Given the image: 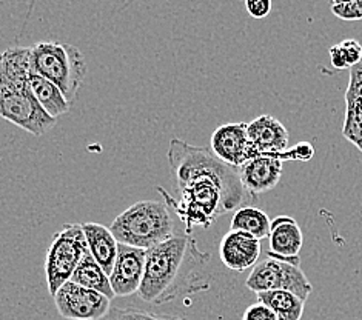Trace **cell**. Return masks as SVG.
Wrapping results in <instances>:
<instances>
[{"label":"cell","mask_w":362,"mask_h":320,"mask_svg":"<svg viewBox=\"0 0 362 320\" xmlns=\"http://www.w3.org/2000/svg\"><path fill=\"white\" fill-rule=\"evenodd\" d=\"M270 249L267 256L279 261L300 263L299 253L304 245V236L298 222L288 215H279L272 220L270 227Z\"/></svg>","instance_id":"4fadbf2b"},{"label":"cell","mask_w":362,"mask_h":320,"mask_svg":"<svg viewBox=\"0 0 362 320\" xmlns=\"http://www.w3.org/2000/svg\"><path fill=\"white\" fill-rule=\"evenodd\" d=\"M210 150L223 163L235 168H239L247 160L262 154L250 141L247 124L244 122L223 124L214 129L210 141Z\"/></svg>","instance_id":"9c48e42d"},{"label":"cell","mask_w":362,"mask_h":320,"mask_svg":"<svg viewBox=\"0 0 362 320\" xmlns=\"http://www.w3.org/2000/svg\"><path fill=\"white\" fill-rule=\"evenodd\" d=\"M332 13L342 20H362V0L332 5Z\"/></svg>","instance_id":"d4e9b609"},{"label":"cell","mask_w":362,"mask_h":320,"mask_svg":"<svg viewBox=\"0 0 362 320\" xmlns=\"http://www.w3.org/2000/svg\"><path fill=\"white\" fill-rule=\"evenodd\" d=\"M330 60L336 70H350L362 62V45L356 39H346L330 48Z\"/></svg>","instance_id":"7402d4cb"},{"label":"cell","mask_w":362,"mask_h":320,"mask_svg":"<svg viewBox=\"0 0 362 320\" xmlns=\"http://www.w3.org/2000/svg\"><path fill=\"white\" fill-rule=\"evenodd\" d=\"M33 73L31 47H14L0 53V86H30Z\"/></svg>","instance_id":"9a60e30c"},{"label":"cell","mask_w":362,"mask_h":320,"mask_svg":"<svg viewBox=\"0 0 362 320\" xmlns=\"http://www.w3.org/2000/svg\"><path fill=\"white\" fill-rule=\"evenodd\" d=\"M0 117L37 137L57 125V119L42 108L30 86H0Z\"/></svg>","instance_id":"8992f818"},{"label":"cell","mask_w":362,"mask_h":320,"mask_svg":"<svg viewBox=\"0 0 362 320\" xmlns=\"http://www.w3.org/2000/svg\"><path fill=\"white\" fill-rule=\"evenodd\" d=\"M243 320H278V317L269 307L261 304V302H256L245 309Z\"/></svg>","instance_id":"4316f807"},{"label":"cell","mask_w":362,"mask_h":320,"mask_svg":"<svg viewBox=\"0 0 362 320\" xmlns=\"http://www.w3.org/2000/svg\"><path fill=\"white\" fill-rule=\"evenodd\" d=\"M31 64L36 74L53 82L73 103L88 73L79 48L60 42H39L31 47Z\"/></svg>","instance_id":"277c9868"},{"label":"cell","mask_w":362,"mask_h":320,"mask_svg":"<svg viewBox=\"0 0 362 320\" xmlns=\"http://www.w3.org/2000/svg\"><path fill=\"white\" fill-rule=\"evenodd\" d=\"M146 251L119 244L117 257L110 273V283L116 297H127L137 292L145 274Z\"/></svg>","instance_id":"30bf717a"},{"label":"cell","mask_w":362,"mask_h":320,"mask_svg":"<svg viewBox=\"0 0 362 320\" xmlns=\"http://www.w3.org/2000/svg\"><path fill=\"white\" fill-rule=\"evenodd\" d=\"M119 244L150 249L176 235L171 205L163 201H141L120 213L110 227Z\"/></svg>","instance_id":"3957f363"},{"label":"cell","mask_w":362,"mask_h":320,"mask_svg":"<svg viewBox=\"0 0 362 320\" xmlns=\"http://www.w3.org/2000/svg\"><path fill=\"white\" fill-rule=\"evenodd\" d=\"M170 320H187V319H184V317H175V316H171V319Z\"/></svg>","instance_id":"f546056e"},{"label":"cell","mask_w":362,"mask_h":320,"mask_svg":"<svg viewBox=\"0 0 362 320\" xmlns=\"http://www.w3.org/2000/svg\"><path fill=\"white\" fill-rule=\"evenodd\" d=\"M168 163L180 201H173L163 188L158 191L185 225L187 235L194 227L210 228L221 215L255 201L245 191L238 168L223 163L211 150L171 139Z\"/></svg>","instance_id":"6da1fadb"},{"label":"cell","mask_w":362,"mask_h":320,"mask_svg":"<svg viewBox=\"0 0 362 320\" xmlns=\"http://www.w3.org/2000/svg\"><path fill=\"white\" fill-rule=\"evenodd\" d=\"M71 280L82 285V287H87L90 290L105 294L110 300L116 297L113 290H111L110 275L103 271V268L96 261H94L90 251L82 257L79 265H77L71 275Z\"/></svg>","instance_id":"d6986e66"},{"label":"cell","mask_w":362,"mask_h":320,"mask_svg":"<svg viewBox=\"0 0 362 320\" xmlns=\"http://www.w3.org/2000/svg\"><path fill=\"white\" fill-rule=\"evenodd\" d=\"M171 316L167 314H158L151 313V311H145L139 308H111L108 314L102 320H170Z\"/></svg>","instance_id":"603a6c76"},{"label":"cell","mask_w":362,"mask_h":320,"mask_svg":"<svg viewBox=\"0 0 362 320\" xmlns=\"http://www.w3.org/2000/svg\"><path fill=\"white\" fill-rule=\"evenodd\" d=\"M353 2V0H332V5H339V4H349Z\"/></svg>","instance_id":"f1b7e54d"},{"label":"cell","mask_w":362,"mask_h":320,"mask_svg":"<svg viewBox=\"0 0 362 320\" xmlns=\"http://www.w3.org/2000/svg\"><path fill=\"white\" fill-rule=\"evenodd\" d=\"M261 240L243 231L230 230L222 237L219 256L222 263L231 271H247L253 268L261 256Z\"/></svg>","instance_id":"7c38bea8"},{"label":"cell","mask_w":362,"mask_h":320,"mask_svg":"<svg viewBox=\"0 0 362 320\" xmlns=\"http://www.w3.org/2000/svg\"><path fill=\"white\" fill-rule=\"evenodd\" d=\"M245 191L255 201L276 188L282 177V160L278 154H259L238 168Z\"/></svg>","instance_id":"8fae6325"},{"label":"cell","mask_w":362,"mask_h":320,"mask_svg":"<svg viewBox=\"0 0 362 320\" xmlns=\"http://www.w3.org/2000/svg\"><path fill=\"white\" fill-rule=\"evenodd\" d=\"M245 8L253 19H264L272 11V0H245Z\"/></svg>","instance_id":"83f0119b"},{"label":"cell","mask_w":362,"mask_h":320,"mask_svg":"<svg viewBox=\"0 0 362 320\" xmlns=\"http://www.w3.org/2000/svg\"><path fill=\"white\" fill-rule=\"evenodd\" d=\"M279 159L284 160H291V162H308L313 159L315 155V148L312 143L308 142H300L296 143L291 148H287L286 151H282L278 154Z\"/></svg>","instance_id":"cb8c5ba5"},{"label":"cell","mask_w":362,"mask_h":320,"mask_svg":"<svg viewBox=\"0 0 362 320\" xmlns=\"http://www.w3.org/2000/svg\"><path fill=\"white\" fill-rule=\"evenodd\" d=\"M270 227L272 220L267 213L256 208V206H240L239 210H236L235 215H233L230 230L243 231L262 240L269 237Z\"/></svg>","instance_id":"ffe728a7"},{"label":"cell","mask_w":362,"mask_h":320,"mask_svg":"<svg viewBox=\"0 0 362 320\" xmlns=\"http://www.w3.org/2000/svg\"><path fill=\"white\" fill-rule=\"evenodd\" d=\"M82 230L85 239H87L90 254L103 268V271L110 275L117 257L119 242L111 230L100 223L83 222Z\"/></svg>","instance_id":"2e32d148"},{"label":"cell","mask_w":362,"mask_h":320,"mask_svg":"<svg viewBox=\"0 0 362 320\" xmlns=\"http://www.w3.org/2000/svg\"><path fill=\"white\" fill-rule=\"evenodd\" d=\"M30 88L34 96H36L37 102L42 105V108H44L51 117L59 119L60 116H64L70 111L71 103L66 100L64 93L59 90V86L45 79V77H42L40 74H31Z\"/></svg>","instance_id":"e0dca14e"},{"label":"cell","mask_w":362,"mask_h":320,"mask_svg":"<svg viewBox=\"0 0 362 320\" xmlns=\"http://www.w3.org/2000/svg\"><path fill=\"white\" fill-rule=\"evenodd\" d=\"M245 287L255 292L262 291H290L304 302L313 292V285L310 283L300 263L279 261L269 257L256 263L245 280Z\"/></svg>","instance_id":"52a82bcc"},{"label":"cell","mask_w":362,"mask_h":320,"mask_svg":"<svg viewBox=\"0 0 362 320\" xmlns=\"http://www.w3.org/2000/svg\"><path fill=\"white\" fill-rule=\"evenodd\" d=\"M110 299L99 291L68 280L54 294L57 313L70 320H102L111 309Z\"/></svg>","instance_id":"ba28073f"},{"label":"cell","mask_w":362,"mask_h":320,"mask_svg":"<svg viewBox=\"0 0 362 320\" xmlns=\"http://www.w3.org/2000/svg\"><path fill=\"white\" fill-rule=\"evenodd\" d=\"M342 136L362 153V99H346Z\"/></svg>","instance_id":"44dd1931"},{"label":"cell","mask_w":362,"mask_h":320,"mask_svg":"<svg viewBox=\"0 0 362 320\" xmlns=\"http://www.w3.org/2000/svg\"><path fill=\"white\" fill-rule=\"evenodd\" d=\"M346 99H362V62L350 68Z\"/></svg>","instance_id":"484cf974"},{"label":"cell","mask_w":362,"mask_h":320,"mask_svg":"<svg viewBox=\"0 0 362 320\" xmlns=\"http://www.w3.org/2000/svg\"><path fill=\"white\" fill-rule=\"evenodd\" d=\"M257 302L269 307L278 320H300L304 316L305 302L290 291H262L256 292Z\"/></svg>","instance_id":"ac0fdd59"},{"label":"cell","mask_w":362,"mask_h":320,"mask_svg":"<svg viewBox=\"0 0 362 320\" xmlns=\"http://www.w3.org/2000/svg\"><path fill=\"white\" fill-rule=\"evenodd\" d=\"M88 253L82 223H66L57 231L47 249L45 275L49 296L54 297L64 283L71 280L74 270Z\"/></svg>","instance_id":"5b68a950"},{"label":"cell","mask_w":362,"mask_h":320,"mask_svg":"<svg viewBox=\"0 0 362 320\" xmlns=\"http://www.w3.org/2000/svg\"><path fill=\"white\" fill-rule=\"evenodd\" d=\"M210 257L187 232L160 242L146 251L145 274L137 294L146 304L163 305L184 294L209 290L199 270Z\"/></svg>","instance_id":"7a4b0ae2"},{"label":"cell","mask_w":362,"mask_h":320,"mask_svg":"<svg viewBox=\"0 0 362 320\" xmlns=\"http://www.w3.org/2000/svg\"><path fill=\"white\" fill-rule=\"evenodd\" d=\"M250 141L262 154H279L288 148V131L281 120L262 114L247 124Z\"/></svg>","instance_id":"5bb4252c"}]
</instances>
